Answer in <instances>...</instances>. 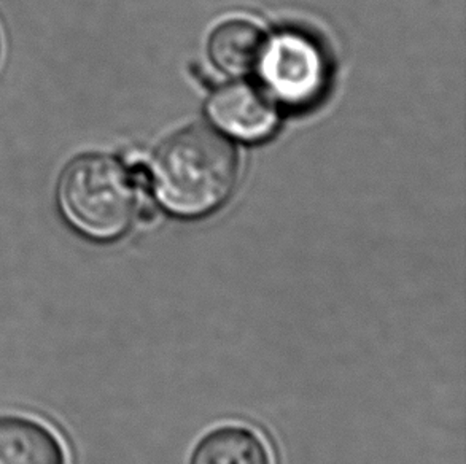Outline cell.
Masks as SVG:
<instances>
[{
	"mask_svg": "<svg viewBox=\"0 0 466 464\" xmlns=\"http://www.w3.org/2000/svg\"><path fill=\"white\" fill-rule=\"evenodd\" d=\"M57 206L83 237L112 242L129 229L136 215L133 177L107 155L76 157L57 183Z\"/></svg>",
	"mask_w": 466,
	"mask_h": 464,
	"instance_id": "obj_2",
	"label": "cell"
},
{
	"mask_svg": "<svg viewBox=\"0 0 466 464\" xmlns=\"http://www.w3.org/2000/svg\"><path fill=\"white\" fill-rule=\"evenodd\" d=\"M157 199L172 214L196 218L220 207L234 191L239 159L220 132L189 126L164 142L153 161Z\"/></svg>",
	"mask_w": 466,
	"mask_h": 464,
	"instance_id": "obj_1",
	"label": "cell"
},
{
	"mask_svg": "<svg viewBox=\"0 0 466 464\" xmlns=\"http://www.w3.org/2000/svg\"><path fill=\"white\" fill-rule=\"evenodd\" d=\"M266 91L290 107H306L327 86V59L314 40L299 32H282L266 40L259 59Z\"/></svg>",
	"mask_w": 466,
	"mask_h": 464,
	"instance_id": "obj_3",
	"label": "cell"
},
{
	"mask_svg": "<svg viewBox=\"0 0 466 464\" xmlns=\"http://www.w3.org/2000/svg\"><path fill=\"white\" fill-rule=\"evenodd\" d=\"M0 464H69L63 439L42 421L0 417Z\"/></svg>",
	"mask_w": 466,
	"mask_h": 464,
	"instance_id": "obj_5",
	"label": "cell"
},
{
	"mask_svg": "<svg viewBox=\"0 0 466 464\" xmlns=\"http://www.w3.org/2000/svg\"><path fill=\"white\" fill-rule=\"evenodd\" d=\"M189 464H276L271 447L252 428L223 425L208 431Z\"/></svg>",
	"mask_w": 466,
	"mask_h": 464,
	"instance_id": "obj_6",
	"label": "cell"
},
{
	"mask_svg": "<svg viewBox=\"0 0 466 464\" xmlns=\"http://www.w3.org/2000/svg\"><path fill=\"white\" fill-rule=\"evenodd\" d=\"M210 119L231 137L258 142L278 126V110L268 91L252 83L234 82L217 89L208 104Z\"/></svg>",
	"mask_w": 466,
	"mask_h": 464,
	"instance_id": "obj_4",
	"label": "cell"
},
{
	"mask_svg": "<svg viewBox=\"0 0 466 464\" xmlns=\"http://www.w3.org/2000/svg\"><path fill=\"white\" fill-rule=\"evenodd\" d=\"M266 38L257 25L246 19L227 21L208 40V56L218 69L242 76L258 67Z\"/></svg>",
	"mask_w": 466,
	"mask_h": 464,
	"instance_id": "obj_7",
	"label": "cell"
}]
</instances>
